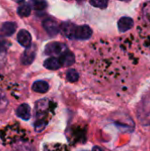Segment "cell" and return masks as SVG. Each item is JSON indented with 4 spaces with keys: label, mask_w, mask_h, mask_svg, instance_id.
<instances>
[{
    "label": "cell",
    "mask_w": 150,
    "mask_h": 151,
    "mask_svg": "<svg viewBox=\"0 0 150 151\" xmlns=\"http://www.w3.org/2000/svg\"><path fill=\"white\" fill-rule=\"evenodd\" d=\"M90 4L98 8H105L108 5V2L103 1V0H93V1H90Z\"/></svg>",
    "instance_id": "obj_18"
},
{
    "label": "cell",
    "mask_w": 150,
    "mask_h": 151,
    "mask_svg": "<svg viewBox=\"0 0 150 151\" xmlns=\"http://www.w3.org/2000/svg\"><path fill=\"white\" fill-rule=\"evenodd\" d=\"M93 151H103V150L101 148H99V147H94Z\"/></svg>",
    "instance_id": "obj_21"
},
{
    "label": "cell",
    "mask_w": 150,
    "mask_h": 151,
    "mask_svg": "<svg viewBox=\"0 0 150 151\" xmlns=\"http://www.w3.org/2000/svg\"><path fill=\"white\" fill-rule=\"evenodd\" d=\"M44 151H69L68 148L65 145L62 144H52L49 145L44 149Z\"/></svg>",
    "instance_id": "obj_17"
},
{
    "label": "cell",
    "mask_w": 150,
    "mask_h": 151,
    "mask_svg": "<svg viewBox=\"0 0 150 151\" xmlns=\"http://www.w3.org/2000/svg\"><path fill=\"white\" fill-rule=\"evenodd\" d=\"M32 4H33V8L35 10H42L47 6V3L44 1H34Z\"/></svg>",
    "instance_id": "obj_19"
},
{
    "label": "cell",
    "mask_w": 150,
    "mask_h": 151,
    "mask_svg": "<svg viewBox=\"0 0 150 151\" xmlns=\"http://www.w3.org/2000/svg\"><path fill=\"white\" fill-rule=\"evenodd\" d=\"M36 54V48L34 45H31L30 47L27 48L21 57V63L23 65H30L35 58Z\"/></svg>",
    "instance_id": "obj_6"
},
{
    "label": "cell",
    "mask_w": 150,
    "mask_h": 151,
    "mask_svg": "<svg viewBox=\"0 0 150 151\" xmlns=\"http://www.w3.org/2000/svg\"><path fill=\"white\" fill-rule=\"evenodd\" d=\"M81 151H84V150H81Z\"/></svg>",
    "instance_id": "obj_23"
},
{
    "label": "cell",
    "mask_w": 150,
    "mask_h": 151,
    "mask_svg": "<svg viewBox=\"0 0 150 151\" xmlns=\"http://www.w3.org/2000/svg\"><path fill=\"white\" fill-rule=\"evenodd\" d=\"M59 61L61 63V65H63V66H70L74 63L75 57H74L73 53L67 50V51H65V53H63L60 56Z\"/></svg>",
    "instance_id": "obj_12"
},
{
    "label": "cell",
    "mask_w": 150,
    "mask_h": 151,
    "mask_svg": "<svg viewBox=\"0 0 150 151\" xmlns=\"http://www.w3.org/2000/svg\"><path fill=\"white\" fill-rule=\"evenodd\" d=\"M50 107V102L48 100H42L37 103L35 109H37L36 113V120L34 123V129L36 132L42 131L46 125L48 124V120L46 119L47 112L49 111Z\"/></svg>",
    "instance_id": "obj_1"
},
{
    "label": "cell",
    "mask_w": 150,
    "mask_h": 151,
    "mask_svg": "<svg viewBox=\"0 0 150 151\" xmlns=\"http://www.w3.org/2000/svg\"><path fill=\"white\" fill-rule=\"evenodd\" d=\"M66 79L70 82H76L79 80V73L74 69H69L66 72Z\"/></svg>",
    "instance_id": "obj_16"
},
{
    "label": "cell",
    "mask_w": 150,
    "mask_h": 151,
    "mask_svg": "<svg viewBox=\"0 0 150 151\" xmlns=\"http://www.w3.org/2000/svg\"><path fill=\"white\" fill-rule=\"evenodd\" d=\"M1 100H2V97H1V95H0V102H1Z\"/></svg>",
    "instance_id": "obj_22"
},
{
    "label": "cell",
    "mask_w": 150,
    "mask_h": 151,
    "mask_svg": "<svg viewBox=\"0 0 150 151\" xmlns=\"http://www.w3.org/2000/svg\"><path fill=\"white\" fill-rule=\"evenodd\" d=\"M141 35L144 37L147 45L150 46V3H147L141 12V26H140Z\"/></svg>",
    "instance_id": "obj_2"
},
{
    "label": "cell",
    "mask_w": 150,
    "mask_h": 151,
    "mask_svg": "<svg viewBox=\"0 0 150 151\" xmlns=\"http://www.w3.org/2000/svg\"><path fill=\"white\" fill-rule=\"evenodd\" d=\"M93 32L92 29L87 26V25H82V26H77L74 33V39L77 40H88L91 37Z\"/></svg>",
    "instance_id": "obj_5"
},
{
    "label": "cell",
    "mask_w": 150,
    "mask_h": 151,
    "mask_svg": "<svg viewBox=\"0 0 150 151\" xmlns=\"http://www.w3.org/2000/svg\"><path fill=\"white\" fill-rule=\"evenodd\" d=\"M50 88L49 84L44 81H37L33 83L32 89L37 93H46Z\"/></svg>",
    "instance_id": "obj_14"
},
{
    "label": "cell",
    "mask_w": 150,
    "mask_h": 151,
    "mask_svg": "<svg viewBox=\"0 0 150 151\" xmlns=\"http://www.w3.org/2000/svg\"><path fill=\"white\" fill-rule=\"evenodd\" d=\"M17 12L21 17H27L31 13V7L28 4H25L23 5L19 6V8L17 10Z\"/></svg>",
    "instance_id": "obj_15"
},
{
    "label": "cell",
    "mask_w": 150,
    "mask_h": 151,
    "mask_svg": "<svg viewBox=\"0 0 150 151\" xmlns=\"http://www.w3.org/2000/svg\"><path fill=\"white\" fill-rule=\"evenodd\" d=\"M45 54L49 56H57V55H62L65 51H67V47L65 44L62 42H50L46 45L45 47Z\"/></svg>",
    "instance_id": "obj_3"
},
{
    "label": "cell",
    "mask_w": 150,
    "mask_h": 151,
    "mask_svg": "<svg viewBox=\"0 0 150 151\" xmlns=\"http://www.w3.org/2000/svg\"><path fill=\"white\" fill-rule=\"evenodd\" d=\"M76 25H74L72 22L65 21L63 22L60 25V31L63 33L64 35H65L69 39H74V33L76 29Z\"/></svg>",
    "instance_id": "obj_7"
},
{
    "label": "cell",
    "mask_w": 150,
    "mask_h": 151,
    "mask_svg": "<svg viewBox=\"0 0 150 151\" xmlns=\"http://www.w3.org/2000/svg\"><path fill=\"white\" fill-rule=\"evenodd\" d=\"M17 116L24 120H28L31 117V110L28 104H20L16 111Z\"/></svg>",
    "instance_id": "obj_11"
},
{
    "label": "cell",
    "mask_w": 150,
    "mask_h": 151,
    "mask_svg": "<svg viewBox=\"0 0 150 151\" xmlns=\"http://www.w3.org/2000/svg\"><path fill=\"white\" fill-rule=\"evenodd\" d=\"M17 40L19 42V44L23 47L28 48L31 46V42H32V37L31 35L28 31L25 29H21L17 36Z\"/></svg>",
    "instance_id": "obj_8"
},
{
    "label": "cell",
    "mask_w": 150,
    "mask_h": 151,
    "mask_svg": "<svg viewBox=\"0 0 150 151\" xmlns=\"http://www.w3.org/2000/svg\"><path fill=\"white\" fill-rule=\"evenodd\" d=\"M42 26L45 31L50 36H56L60 31V27L58 26L57 22L52 18L45 19L42 22Z\"/></svg>",
    "instance_id": "obj_4"
},
{
    "label": "cell",
    "mask_w": 150,
    "mask_h": 151,
    "mask_svg": "<svg viewBox=\"0 0 150 151\" xmlns=\"http://www.w3.org/2000/svg\"><path fill=\"white\" fill-rule=\"evenodd\" d=\"M43 65L45 68H47L49 70H57L62 66L61 63L59 61V58H57L55 57H51V58H47L44 61Z\"/></svg>",
    "instance_id": "obj_13"
},
{
    "label": "cell",
    "mask_w": 150,
    "mask_h": 151,
    "mask_svg": "<svg viewBox=\"0 0 150 151\" xmlns=\"http://www.w3.org/2000/svg\"><path fill=\"white\" fill-rule=\"evenodd\" d=\"M8 46V42L4 40V38H3L2 36H0V53H4Z\"/></svg>",
    "instance_id": "obj_20"
},
{
    "label": "cell",
    "mask_w": 150,
    "mask_h": 151,
    "mask_svg": "<svg viewBox=\"0 0 150 151\" xmlns=\"http://www.w3.org/2000/svg\"><path fill=\"white\" fill-rule=\"evenodd\" d=\"M16 28H17V25L15 22L7 21L2 25L0 28V32L4 36H11V35L14 34V32L16 31Z\"/></svg>",
    "instance_id": "obj_10"
},
{
    "label": "cell",
    "mask_w": 150,
    "mask_h": 151,
    "mask_svg": "<svg viewBox=\"0 0 150 151\" xmlns=\"http://www.w3.org/2000/svg\"><path fill=\"white\" fill-rule=\"evenodd\" d=\"M118 26L120 32H126L127 30L131 29L133 27V19L130 17H122L118 20Z\"/></svg>",
    "instance_id": "obj_9"
}]
</instances>
